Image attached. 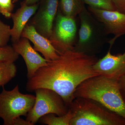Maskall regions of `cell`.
Segmentation results:
<instances>
[{
	"instance_id": "cell-1",
	"label": "cell",
	"mask_w": 125,
	"mask_h": 125,
	"mask_svg": "<svg viewBox=\"0 0 125 125\" xmlns=\"http://www.w3.org/2000/svg\"><path fill=\"white\" fill-rule=\"evenodd\" d=\"M98 60L96 55L74 50L65 52L28 79L26 90L32 92L40 88L51 89L62 98L69 108L77 87L87 79L99 75L93 68Z\"/></svg>"
},
{
	"instance_id": "cell-2",
	"label": "cell",
	"mask_w": 125,
	"mask_h": 125,
	"mask_svg": "<svg viewBox=\"0 0 125 125\" xmlns=\"http://www.w3.org/2000/svg\"><path fill=\"white\" fill-rule=\"evenodd\" d=\"M74 96L97 102L125 119V102L117 80L101 75L91 77L77 87Z\"/></svg>"
},
{
	"instance_id": "cell-3",
	"label": "cell",
	"mask_w": 125,
	"mask_h": 125,
	"mask_svg": "<svg viewBox=\"0 0 125 125\" xmlns=\"http://www.w3.org/2000/svg\"><path fill=\"white\" fill-rule=\"evenodd\" d=\"M69 108L70 125H125V118L91 99L76 98Z\"/></svg>"
},
{
	"instance_id": "cell-4",
	"label": "cell",
	"mask_w": 125,
	"mask_h": 125,
	"mask_svg": "<svg viewBox=\"0 0 125 125\" xmlns=\"http://www.w3.org/2000/svg\"><path fill=\"white\" fill-rule=\"evenodd\" d=\"M80 27L74 50L89 55H96L109 40L103 24L84 6L79 15Z\"/></svg>"
},
{
	"instance_id": "cell-5",
	"label": "cell",
	"mask_w": 125,
	"mask_h": 125,
	"mask_svg": "<svg viewBox=\"0 0 125 125\" xmlns=\"http://www.w3.org/2000/svg\"><path fill=\"white\" fill-rule=\"evenodd\" d=\"M2 88L0 93V118L4 125H13L16 118L27 116L34 105L36 96L21 93L18 85L10 91Z\"/></svg>"
},
{
	"instance_id": "cell-6",
	"label": "cell",
	"mask_w": 125,
	"mask_h": 125,
	"mask_svg": "<svg viewBox=\"0 0 125 125\" xmlns=\"http://www.w3.org/2000/svg\"><path fill=\"white\" fill-rule=\"evenodd\" d=\"M36 100L33 107L27 114L26 120L36 124L42 116L52 113L58 116L66 114L69 111L62 98L55 91L46 88H40L34 91Z\"/></svg>"
},
{
	"instance_id": "cell-7",
	"label": "cell",
	"mask_w": 125,
	"mask_h": 125,
	"mask_svg": "<svg viewBox=\"0 0 125 125\" xmlns=\"http://www.w3.org/2000/svg\"><path fill=\"white\" fill-rule=\"evenodd\" d=\"M77 36L75 18L64 15L58 9L49 39L58 54L74 50Z\"/></svg>"
},
{
	"instance_id": "cell-8",
	"label": "cell",
	"mask_w": 125,
	"mask_h": 125,
	"mask_svg": "<svg viewBox=\"0 0 125 125\" xmlns=\"http://www.w3.org/2000/svg\"><path fill=\"white\" fill-rule=\"evenodd\" d=\"M59 0H40L37 10L28 22L49 39L58 9Z\"/></svg>"
},
{
	"instance_id": "cell-9",
	"label": "cell",
	"mask_w": 125,
	"mask_h": 125,
	"mask_svg": "<svg viewBox=\"0 0 125 125\" xmlns=\"http://www.w3.org/2000/svg\"><path fill=\"white\" fill-rule=\"evenodd\" d=\"M87 9L103 24L107 33L114 36L108 42L109 50H111L116 39L125 34V14L117 10H100L89 6Z\"/></svg>"
},
{
	"instance_id": "cell-10",
	"label": "cell",
	"mask_w": 125,
	"mask_h": 125,
	"mask_svg": "<svg viewBox=\"0 0 125 125\" xmlns=\"http://www.w3.org/2000/svg\"><path fill=\"white\" fill-rule=\"evenodd\" d=\"M93 68L99 75L118 80L125 74V51L122 54L114 55L108 50L105 56L94 65Z\"/></svg>"
},
{
	"instance_id": "cell-11",
	"label": "cell",
	"mask_w": 125,
	"mask_h": 125,
	"mask_svg": "<svg viewBox=\"0 0 125 125\" xmlns=\"http://www.w3.org/2000/svg\"><path fill=\"white\" fill-rule=\"evenodd\" d=\"M15 51L23 58L27 67L28 79L33 76L40 68L47 64L48 61L39 55L25 38L21 37L18 42L12 44Z\"/></svg>"
},
{
	"instance_id": "cell-12",
	"label": "cell",
	"mask_w": 125,
	"mask_h": 125,
	"mask_svg": "<svg viewBox=\"0 0 125 125\" xmlns=\"http://www.w3.org/2000/svg\"><path fill=\"white\" fill-rule=\"evenodd\" d=\"M21 37L25 38L33 43V48L42 54L48 61L58 58L59 55L48 39L41 35L32 25L27 23L23 30Z\"/></svg>"
},
{
	"instance_id": "cell-13",
	"label": "cell",
	"mask_w": 125,
	"mask_h": 125,
	"mask_svg": "<svg viewBox=\"0 0 125 125\" xmlns=\"http://www.w3.org/2000/svg\"><path fill=\"white\" fill-rule=\"evenodd\" d=\"M39 2L32 5H28L23 1L21 3V7L15 13H12L11 18L13 25L10 30L12 42H18L21 37V34L30 19L35 14L39 6Z\"/></svg>"
},
{
	"instance_id": "cell-14",
	"label": "cell",
	"mask_w": 125,
	"mask_h": 125,
	"mask_svg": "<svg viewBox=\"0 0 125 125\" xmlns=\"http://www.w3.org/2000/svg\"><path fill=\"white\" fill-rule=\"evenodd\" d=\"M85 4L81 0H60L58 9L64 15L75 18Z\"/></svg>"
},
{
	"instance_id": "cell-15",
	"label": "cell",
	"mask_w": 125,
	"mask_h": 125,
	"mask_svg": "<svg viewBox=\"0 0 125 125\" xmlns=\"http://www.w3.org/2000/svg\"><path fill=\"white\" fill-rule=\"evenodd\" d=\"M73 116L71 109L69 108L66 114L58 116L50 113L44 115L39 119L40 123L48 125H70L71 120Z\"/></svg>"
},
{
	"instance_id": "cell-16",
	"label": "cell",
	"mask_w": 125,
	"mask_h": 125,
	"mask_svg": "<svg viewBox=\"0 0 125 125\" xmlns=\"http://www.w3.org/2000/svg\"><path fill=\"white\" fill-rule=\"evenodd\" d=\"M17 68L14 62H0V86L4 87L14 77Z\"/></svg>"
},
{
	"instance_id": "cell-17",
	"label": "cell",
	"mask_w": 125,
	"mask_h": 125,
	"mask_svg": "<svg viewBox=\"0 0 125 125\" xmlns=\"http://www.w3.org/2000/svg\"><path fill=\"white\" fill-rule=\"evenodd\" d=\"M19 56L12 46L7 45L0 47V62H14L18 60Z\"/></svg>"
},
{
	"instance_id": "cell-18",
	"label": "cell",
	"mask_w": 125,
	"mask_h": 125,
	"mask_svg": "<svg viewBox=\"0 0 125 125\" xmlns=\"http://www.w3.org/2000/svg\"><path fill=\"white\" fill-rule=\"evenodd\" d=\"M89 7L100 10H116L112 0H81Z\"/></svg>"
},
{
	"instance_id": "cell-19",
	"label": "cell",
	"mask_w": 125,
	"mask_h": 125,
	"mask_svg": "<svg viewBox=\"0 0 125 125\" xmlns=\"http://www.w3.org/2000/svg\"><path fill=\"white\" fill-rule=\"evenodd\" d=\"M11 28L0 19V47L7 45L10 38Z\"/></svg>"
},
{
	"instance_id": "cell-20",
	"label": "cell",
	"mask_w": 125,
	"mask_h": 125,
	"mask_svg": "<svg viewBox=\"0 0 125 125\" xmlns=\"http://www.w3.org/2000/svg\"><path fill=\"white\" fill-rule=\"evenodd\" d=\"M14 7L12 0H0V13L6 18H11Z\"/></svg>"
},
{
	"instance_id": "cell-21",
	"label": "cell",
	"mask_w": 125,
	"mask_h": 125,
	"mask_svg": "<svg viewBox=\"0 0 125 125\" xmlns=\"http://www.w3.org/2000/svg\"><path fill=\"white\" fill-rule=\"evenodd\" d=\"M117 11L125 14V0H112Z\"/></svg>"
},
{
	"instance_id": "cell-22",
	"label": "cell",
	"mask_w": 125,
	"mask_h": 125,
	"mask_svg": "<svg viewBox=\"0 0 125 125\" xmlns=\"http://www.w3.org/2000/svg\"><path fill=\"white\" fill-rule=\"evenodd\" d=\"M117 82L120 92L125 102V74L121 77Z\"/></svg>"
},
{
	"instance_id": "cell-23",
	"label": "cell",
	"mask_w": 125,
	"mask_h": 125,
	"mask_svg": "<svg viewBox=\"0 0 125 125\" xmlns=\"http://www.w3.org/2000/svg\"><path fill=\"white\" fill-rule=\"evenodd\" d=\"M13 125H32L27 120H24L19 117L15 120Z\"/></svg>"
},
{
	"instance_id": "cell-24",
	"label": "cell",
	"mask_w": 125,
	"mask_h": 125,
	"mask_svg": "<svg viewBox=\"0 0 125 125\" xmlns=\"http://www.w3.org/2000/svg\"><path fill=\"white\" fill-rule=\"evenodd\" d=\"M40 0H24L23 1L28 5H32L38 3Z\"/></svg>"
},
{
	"instance_id": "cell-25",
	"label": "cell",
	"mask_w": 125,
	"mask_h": 125,
	"mask_svg": "<svg viewBox=\"0 0 125 125\" xmlns=\"http://www.w3.org/2000/svg\"><path fill=\"white\" fill-rule=\"evenodd\" d=\"M13 0V3L14 4V3H16V2H18L19 0Z\"/></svg>"
}]
</instances>
